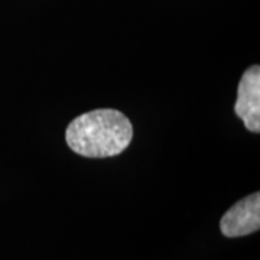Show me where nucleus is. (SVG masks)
Listing matches in <instances>:
<instances>
[{
  "instance_id": "f257e3e1",
  "label": "nucleus",
  "mask_w": 260,
  "mask_h": 260,
  "mask_svg": "<svg viewBox=\"0 0 260 260\" xmlns=\"http://www.w3.org/2000/svg\"><path fill=\"white\" fill-rule=\"evenodd\" d=\"M133 138L130 120L119 110L97 109L70 123L65 140L70 149L85 158H112L120 155Z\"/></svg>"
},
{
  "instance_id": "f03ea898",
  "label": "nucleus",
  "mask_w": 260,
  "mask_h": 260,
  "mask_svg": "<svg viewBox=\"0 0 260 260\" xmlns=\"http://www.w3.org/2000/svg\"><path fill=\"white\" fill-rule=\"evenodd\" d=\"M234 113L240 117L247 130L253 133L260 132V68L259 65L250 67L243 74Z\"/></svg>"
},
{
  "instance_id": "7ed1b4c3",
  "label": "nucleus",
  "mask_w": 260,
  "mask_h": 260,
  "mask_svg": "<svg viewBox=\"0 0 260 260\" xmlns=\"http://www.w3.org/2000/svg\"><path fill=\"white\" fill-rule=\"evenodd\" d=\"M260 229V194L249 195L233 205L220 221L225 237H243Z\"/></svg>"
}]
</instances>
